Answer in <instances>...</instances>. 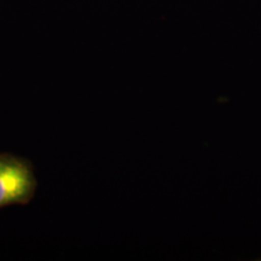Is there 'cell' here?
<instances>
[{
    "label": "cell",
    "mask_w": 261,
    "mask_h": 261,
    "mask_svg": "<svg viewBox=\"0 0 261 261\" xmlns=\"http://www.w3.org/2000/svg\"><path fill=\"white\" fill-rule=\"evenodd\" d=\"M37 190V178L31 165L10 154H0V208L25 204Z\"/></svg>",
    "instance_id": "6da1fadb"
}]
</instances>
